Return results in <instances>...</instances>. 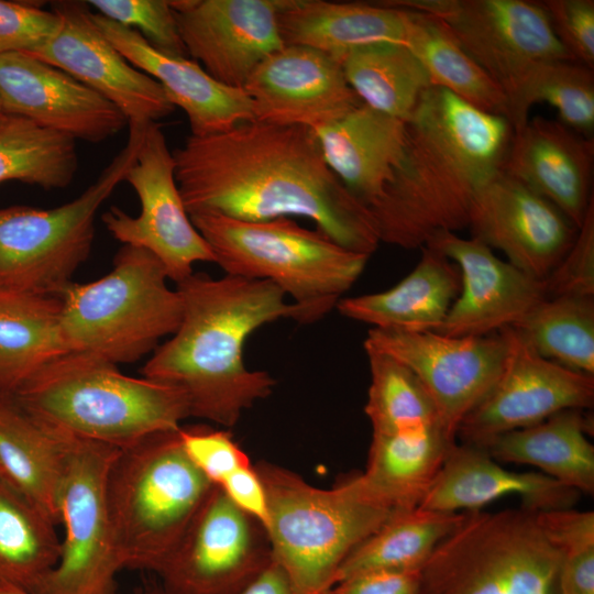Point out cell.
Masks as SVG:
<instances>
[{
	"instance_id": "cell-1",
	"label": "cell",
	"mask_w": 594,
	"mask_h": 594,
	"mask_svg": "<svg viewBox=\"0 0 594 594\" xmlns=\"http://www.w3.org/2000/svg\"><path fill=\"white\" fill-rule=\"evenodd\" d=\"M173 156L189 216L300 217L353 252L371 255L381 243L367 207L329 168L311 129L253 120L217 134L190 135Z\"/></svg>"
},
{
	"instance_id": "cell-2",
	"label": "cell",
	"mask_w": 594,
	"mask_h": 594,
	"mask_svg": "<svg viewBox=\"0 0 594 594\" xmlns=\"http://www.w3.org/2000/svg\"><path fill=\"white\" fill-rule=\"evenodd\" d=\"M407 128L402 161L367 209L380 242L416 249L438 232L468 228L474 197L502 170L514 129L435 86Z\"/></svg>"
},
{
	"instance_id": "cell-3",
	"label": "cell",
	"mask_w": 594,
	"mask_h": 594,
	"mask_svg": "<svg viewBox=\"0 0 594 594\" xmlns=\"http://www.w3.org/2000/svg\"><path fill=\"white\" fill-rule=\"evenodd\" d=\"M176 289L183 302L179 327L141 374L183 393L190 417L231 428L276 384L267 372L246 367V340L276 320L299 322V309L271 282L228 274L193 273Z\"/></svg>"
},
{
	"instance_id": "cell-4",
	"label": "cell",
	"mask_w": 594,
	"mask_h": 594,
	"mask_svg": "<svg viewBox=\"0 0 594 594\" xmlns=\"http://www.w3.org/2000/svg\"><path fill=\"white\" fill-rule=\"evenodd\" d=\"M9 397L64 436L119 449L178 430L190 417L178 389L129 376L117 364L86 352L56 358Z\"/></svg>"
},
{
	"instance_id": "cell-5",
	"label": "cell",
	"mask_w": 594,
	"mask_h": 594,
	"mask_svg": "<svg viewBox=\"0 0 594 594\" xmlns=\"http://www.w3.org/2000/svg\"><path fill=\"white\" fill-rule=\"evenodd\" d=\"M265 490L272 559L301 594H323L349 553L397 513L353 475L333 488L310 485L267 462L254 465Z\"/></svg>"
},
{
	"instance_id": "cell-6",
	"label": "cell",
	"mask_w": 594,
	"mask_h": 594,
	"mask_svg": "<svg viewBox=\"0 0 594 594\" xmlns=\"http://www.w3.org/2000/svg\"><path fill=\"white\" fill-rule=\"evenodd\" d=\"M189 218L226 274L276 285L299 309L298 323L317 322L336 308L370 258L290 218L244 221L216 213Z\"/></svg>"
},
{
	"instance_id": "cell-7",
	"label": "cell",
	"mask_w": 594,
	"mask_h": 594,
	"mask_svg": "<svg viewBox=\"0 0 594 594\" xmlns=\"http://www.w3.org/2000/svg\"><path fill=\"white\" fill-rule=\"evenodd\" d=\"M213 486L187 457L178 430L120 449L107 504L122 569L157 573Z\"/></svg>"
},
{
	"instance_id": "cell-8",
	"label": "cell",
	"mask_w": 594,
	"mask_h": 594,
	"mask_svg": "<svg viewBox=\"0 0 594 594\" xmlns=\"http://www.w3.org/2000/svg\"><path fill=\"white\" fill-rule=\"evenodd\" d=\"M163 264L146 250L123 245L112 270L89 283L70 282L57 295L69 352L131 363L179 327L183 302Z\"/></svg>"
},
{
	"instance_id": "cell-9",
	"label": "cell",
	"mask_w": 594,
	"mask_h": 594,
	"mask_svg": "<svg viewBox=\"0 0 594 594\" xmlns=\"http://www.w3.org/2000/svg\"><path fill=\"white\" fill-rule=\"evenodd\" d=\"M562 552L538 512H465L421 570L420 594H562Z\"/></svg>"
},
{
	"instance_id": "cell-10",
	"label": "cell",
	"mask_w": 594,
	"mask_h": 594,
	"mask_svg": "<svg viewBox=\"0 0 594 594\" xmlns=\"http://www.w3.org/2000/svg\"><path fill=\"white\" fill-rule=\"evenodd\" d=\"M145 125L128 124L125 146L81 195L62 206L0 208V284L57 295L87 260L100 206L124 179Z\"/></svg>"
},
{
	"instance_id": "cell-11",
	"label": "cell",
	"mask_w": 594,
	"mask_h": 594,
	"mask_svg": "<svg viewBox=\"0 0 594 594\" xmlns=\"http://www.w3.org/2000/svg\"><path fill=\"white\" fill-rule=\"evenodd\" d=\"M59 490L65 534L54 569L34 594H114L122 570L107 504V479L120 449L66 436Z\"/></svg>"
},
{
	"instance_id": "cell-12",
	"label": "cell",
	"mask_w": 594,
	"mask_h": 594,
	"mask_svg": "<svg viewBox=\"0 0 594 594\" xmlns=\"http://www.w3.org/2000/svg\"><path fill=\"white\" fill-rule=\"evenodd\" d=\"M381 3L441 19L462 48L503 91L508 110L536 68L556 61L575 62L556 37L541 2L392 0Z\"/></svg>"
},
{
	"instance_id": "cell-13",
	"label": "cell",
	"mask_w": 594,
	"mask_h": 594,
	"mask_svg": "<svg viewBox=\"0 0 594 594\" xmlns=\"http://www.w3.org/2000/svg\"><path fill=\"white\" fill-rule=\"evenodd\" d=\"M133 188L141 211L133 217L112 206L102 215L111 235L148 251L176 284L190 276L198 262L215 263V255L193 224L175 178V161L157 122L148 123L135 160L124 179Z\"/></svg>"
},
{
	"instance_id": "cell-14",
	"label": "cell",
	"mask_w": 594,
	"mask_h": 594,
	"mask_svg": "<svg viewBox=\"0 0 594 594\" xmlns=\"http://www.w3.org/2000/svg\"><path fill=\"white\" fill-rule=\"evenodd\" d=\"M364 346L394 356L417 375L436 406L440 427L453 440L464 418L497 382L507 354L502 330L484 337H449L372 328Z\"/></svg>"
},
{
	"instance_id": "cell-15",
	"label": "cell",
	"mask_w": 594,
	"mask_h": 594,
	"mask_svg": "<svg viewBox=\"0 0 594 594\" xmlns=\"http://www.w3.org/2000/svg\"><path fill=\"white\" fill-rule=\"evenodd\" d=\"M271 560L265 528L215 485L157 574L166 594H237Z\"/></svg>"
},
{
	"instance_id": "cell-16",
	"label": "cell",
	"mask_w": 594,
	"mask_h": 594,
	"mask_svg": "<svg viewBox=\"0 0 594 594\" xmlns=\"http://www.w3.org/2000/svg\"><path fill=\"white\" fill-rule=\"evenodd\" d=\"M502 331L507 340L505 364L491 392L462 421L458 436L464 443L481 446L557 413L592 408L594 376L544 359L513 327Z\"/></svg>"
},
{
	"instance_id": "cell-17",
	"label": "cell",
	"mask_w": 594,
	"mask_h": 594,
	"mask_svg": "<svg viewBox=\"0 0 594 594\" xmlns=\"http://www.w3.org/2000/svg\"><path fill=\"white\" fill-rule=\"evenodd\" d=\"M61 16L56 34L29 53L91 88L124 116L128 124L145 125L169 116L174 105L162 86L130 64L106 38L85 1H54Z\"/></svg>"
},
{
	"instance_id": "cell-18",
	"label": "cell",
	"mask_w": 594,
	"mask_h": 594,
	"mask_svg": "<svg viewBox=\"0 0 594 594\" xmlns=\"http://www.w3.org/2000/svg\"><path fill=\"white\" fill-rule=\"evenodd\" d=\"M287 0H174L188 55L219 82L243 89L255 68L285 44L279 13Z\"/></svg>"
},
{
	"instance_id": "cell-19",
	"label": "cell",
	"mask_w": 594,
	"mask_h": 594,
	"mask_svg": "<svg viewBox=\"0 0 594 594\" xmlns=\"http://www.w3.org/2000/svg\"><path fill=\"white\" fill-rule=\"evenodd\" d=\"M468 228L471 238L539 279L559 264L579 230L549 200L503 170L475 195Z\"/></svg>"
},
{
	"instance_id": "cell-20",
	"label": "cell",
	"mask_w": 594,
	"mask_h": 594,
	"mask_svg": "<svg viewBox=\"0 0 594 594\" xmlns=\"http://www.w3.org/2000/svg\"><path fill=\"white\" fill-rule=\"evenodd\" d=\"M425 245L451 260L461 275L460 293L436 332L449 337H484L517 326L548 298L544 279L497 257L481 241L454 232L432 235Z\"/></svg>"
},
{
	"instance_id": "cell-21",
	"label": "cell",
	"mask_w": 594,
	"mask_h": 594,
	"mask_svg": "<svg viewBox=\"0 0 594 594\" xmlns=\"http://www.w3.org/2000/svg\"><path fill=\"white\" fill-rule=\"evenodd\" d=\"M255 120L311 130L330 124L362 102L338 58L305 45H284L246 80Z\"/></svg>"
},
{
	"instance_id": "cell-22",
	"label": "cell",
	"mask_w": 594,
	"mask_h": 594,
	"mask_svg": "<svg viewBox=\"0 0 594 594\" xmlns=\"http://www.w3.org/2000/svg\"><path fill=\"white\" fill-rule=\"evenodd\" d=\"M0 103L6 114L92 143L110 139L128 125L105 97L24 52L0 54Z\"/></svg>"
},
{
	"instance_id": "cell-23",
	"label": "cell",
	"mask_w": 594,
	"mask_h": 594,
	"mask_svg": "<svg viewBox=\"0 0 594 594\" xmlns=\"http://www.w3.org/2000/svg\"><path fill=\"white\" fill-rule=\"evenodd\" d=\"M91 18L114 48L135 68L155 79L174 107L184 110L191 135L217 134L255 120L253 102L244 89L219 82L186 56L155 48L131 28L97 12L91 13Z\"/></svg>"
},
{
	"instance_id": "cell-24",
	"label": "cell",
	"mask_w": 594,
	"mask_h": 594,
	"mask_svg": "<svg viewBox=\"0 0 594 594\" xmlns=\"http://www.w3.org/2000/svg\"><path fill=\"white\" fill-rule=\"evenodd\" d=\"M594 140L536 116L515 130L502 170L556 206L578 229L594 201Z\"/></svg>"
},
{
	"instance_id": "cell-25",
	"label": "cell",
	"mask_w": 594,
	"mask_h": 594,
	"mask_svg": "<svg viewBox=\"0 0 594 594\" xmlns=\"http://www.w3.org/2000/svg\"><path fill=\"white\" fill-rule=\"evenodd\" d=\"M578 492L541 472H515L499 465L479 446L453 444L418 508L442 513L480 510L515 495L531 510L569 508Z\"/></svg>"
},
{
	"instance_id": "cell-26",
	"label": "cell",
	"mask_w": 594,
	"mask_h": 594,
	"mask_svg": "<svg viewBox=\"0 0 594 594\" xmlns=\"http://www.w3.org/2000/svg\"><path fill=\"white\" fill-rule=\"evenodd\" d=\"M312 131L329 168L366 207L380 198L392 179L408 135L406 121L364 103Z\"/></svg>"
},
{
	"instance_id": "cell-27",
	"label": "cell",
	"mask_w": 594,
	"mask_h": 594,
	"mask_svg": "<svg viewBox=\"0 0 594 594\" xmlns=\"http://www.w3.org/2000/svg\"><path fill=\"white\" fill-rule=\"evenodd\" d=\"M420 249L419 262L398 284L380 293L342 297L338 311L377 329L438 331L460 293L461 275L439 251Z\"/></svg>"
},
{
	"instance_id": "cell-28",
	"label": "cell",
	"mask_w": 594,
	"mask_h": 594,
	"mask_svg": "<svg viewBox=\"0 0 594 594\" xmlns=\"http://www.w3.org/2000/svg\"><path fill=\"white\" fill-rule=\"evenodd\" d=\"M285 45L310 46L333 56L375 43L405 44L407 11L377 2L287 0L279 13Z\"/></svg>"
},
{
	"instance_id": "cell-29",
	"label": "cell",
	"mask_w": 594,
	"mask_h": 594,
	"mask_svg": "<svg viewBox=\"0 0 594 594\" xmlns=\"http://www.w3.org/2000/svg\"><path fill=\"white\" fill-rule=\"evenodd\" d=\"M439 425L373 433L366 469L358 474L365 492L394 512L418 507L455 444Z\"/></svg>"
},
{
	"instance_id": "cell-30",
	"label": "cell",
	"mask_w": 594,
	"mask_h": 594,
	"mask_svg": "<svg viewBox=\"0 0 594 594\" xmlns=\"http://www.w3.org/2000/svg\"><path fill=\"white\" fill-rule=\"evenodd\" d=\"M592 420L581 409L554 414L530 427L498 435L483 444L497 462L529 464L579 492H594Z\"/></svg>"
},
{
	"instance_id": "cell-31",
	"label": "cell",
	"mask_w": 594,
	"mask_h": 594,
	"mask_svg": "<svg viewBox=\"0 0 594 594\" xmlns=\"http://www.w3.org/2000/svg\"><path fill=\"white\" fill-rule=\"evenodd\" d=\"M66 439L0 396V479L55 525Z\"/></svg>"
},
{
	"instance_id": "cell-32",
	"label": "cell",
	"mask_w": 594,
	"mask_h": 594,
	"mask_svg": "<svg viewBox=\"0 0 594 594\" xmlns=\"http://www.w3.org/2000/svg\"><path fill=\"white\" fill-rule=\"evenodd\" d=\"M68 352L58 295L0 284V396L12 395L41 369Z\"/></svg>"
},
{
	"instance_id": "cell-33",
	"label": "cell",
	"mask_w": 594,
	"mask_h": 594,
	"mask_svg": "<svg viewBox=\"0 0 594 594\" xmlns=\"http://www.w3.org/2000/svg\"><path fill=\"white\" fill-rule=\"evenodd\" d=\"M334 57L362 103L406 122L432 87L426 68L405 44H369Z\"/></svg>"
},
{
	"instance_id": "cell-34",
	"label": "cell",
	"mask_w": 594,
	"mask_h": 594,
	"mask_svg": "<svg viewBox=\"0 0 594 594\" xmlns=\"http://www.w3.org/2000/svg\"><path fill=\"white\" fill-rule=\"evenodd\" d=\"M405 10V45L426 68L432 86L448 90L484 112L508 120L507 98L462 48L447 24L435 15Z\"/></svg>"
},
{
	"instance_id": "cell-35",
	"label": "cell",
	"mask_w": 594,
	"mask_h": 594,
	"mask_svg": "<svg viewBox=\"0 0 594 594\" xmlns=\"http://www.w3.org/2000/svg\"><path fill=\"white\" fill-rule=\"evenodd\" d=\"M464 514L418 507L393 514L349 553L338 570L334 584L372 570H422L438 544L462 521Z\"/></svg>"
},
{
	"instance_id": "cell-36",
	"label": "cell",
	"mask_w": 594,
	"mask_h": 594,
	"mask_svg": "<svg viewBox=\"0 0 594 594\" xmlns=\"http://www.w3.org/2000/svg\"><path fill=\"white\" fill-rule=\"evenodd\" d=\"M59 553L55 524L0 479V585L34 594Z\"/></svg>"
},
{
	"instance_id": "cell-37",
	"label": "cell",
	"mask_w": 594,
	"mask_h": 594,
	"mask_svg": "<svg viewBox=\"0 0 594 594\" xmlns=\"http://www.w3.org/2000/svg\"><path fill=\"white\" fill-rule=\"evenodd\" d=\"M78 169L76 140L13 114L0 119V184L21 182L45 190L68 186Z\"/></svg>"
},
{
	"instance_id": "cell-38",
	"label": "cell",
	"mask_w": 594,
	"mask_h": 594,
	"mask_svg": "<svg viewBox=\"0 0 594 594\" xmlns=\"http://www.w3.org/2000/svg\"><path fill=\"white\" fill-rule=\"evenodd\" d=\"M513 328L544 359L594 376V297H548Z\"/></svg>"
},
{
	"instance_id": "cell-39",
	"label": "cell",
	"mask_w": 594,
	"mask_h": 594,
	"mask_svg": "<svg viewBox=\"0 0 594 594\" xmlns=\"http://www.w3.org/2000/svg\"><path fill=\"white\" fill-rule=\"evenodd\" d=\"M371 383L364 411L373 433H394L439 425L436 406L417 377L402 361L364 346Z\"/></svg>"
},
{
	"instance_id": "cell-40",
	"label": "cell",
	"mask_w": 594,
	"mask_h": 594,
	"mask_svg": "<svg viewBox=\"0 0 594 594\" xmlns=\"http://www.w3.org/2000/svg\"><path fill=\"white\" fill-rule=\"evenodd\" d=\"M553 107L559 121L570 129L593 138V69L573 61H556L536 68L509 105L508 121L514 131L527 121L535 103Z\"/></svg>"
},
{
	"instance_id": "cell-41",
	"label": "cell",
	"mask_w": 594,
	"mask_h": 594,
	"mask_svg": "<svg viewBox=\"0 0 594 594\" xmlns=\"http://www.w3.org/2000/svg\"><path fill=\"white\" fill-rule=\"evenodd\" d=\"M549 537L562 552V594H594V512L572 507L538 512Z\"/></svg>"
},
{
	"instance_id": "cell-42",
	"label": "cell",
	"mask_w": 594,
	"mask_h": 594,
	"mask_svg": "<svg viewBox=\"0 0 594 594\" xmlns=\"http://www.w3.org/2000/svg\"><path fill=\"white\" fill-rule=\"evenodd\" d=\"M97 13L138 31L155 48L186 56L174 11L165 0H90Z\"/></svg>"
},
{
	"instance_id": "cell-43",
	"label": "cell",
	"mask_w": 594,
	"mask_h": 594,
	"mask_svg": "<svg viewBox=\"0 0 594 594\" xmlns=\"http://www.w3.org/2000/svg\"><path fill=\"white\" fill-rule=\"evenodd\" d=\"M178 436L190 461L217 486L237 470L252 464L228 430L190 426L180 427Z\"/></svg>"
},
{
	"instance_id": "cell-44",
	"label": "cell",
	"mask_w": 594,
	"mask_h": 594,
	"mask_svg": "<svg viewBox=\"0 0 594 594\" xmlns=\"http://www.w3.org/2000/svg\"><path fill=\"white\" fill-rule=\"evenodd\" d=\"M61 16L36 4L0 0V54L33 53L58 31Z\"/></svg>"
},
{
	"instance_id": "cell-45",
	"label": "cell",
	"mask_w": 594,
	"mask_h": 594,
	"mask_svg": "<svg viewBox=\"0 0 594 594\" xmlns=\"http://www.w3.org/2000/svg\"><path fill=\"white\" fill-rule=\"evenodd\" d=\"M544 282L549 297H594V201L573 244Z\"/></svg>"
},
{
	"instance_id": "cell-46",
	"label": "cell",
	"mask_w": 594,
	"mask_h": 594,
	"mask_svg": "<svg viewBox=\"0 0 594 594\" xmlns=\"http://www.w3.org/2000/svg\"><path fill=\"white\" fill-rule=\"evenodd\" d=\"M541 4L560 44L576 63L593 69L594 1L546 0Z\"/></svg>"
},
{
	"instance_id": "cell-47",
	"label": "cell",
	"mask_w": 594,
	"mask_h": 594,
	"mask_svg": "<svg viewBox=\"0 0 594 594\" xmlns=\"http://www.w3.org/2000/svg\"><path fill=\"white\" fill-rule=\"evenodd\" d=\"M421 570H372L348 576L329 594H420Z\"/></svg>"
},
{
	"instance_id": "cell-48",
	"label": "cell",
	"mask_w": 594,
	"mask_h": 594,
	"mask_svg": "<svg viewBox=\"0 0 594 594\" xmlns=\"http://www.w3.org/2000/svg\"><path fill=\"white\" fill-rule=\"evenodd\" d=\"M219 487L228 498L265 528L268 524V507L263 483L253 464L229 475Z\"/></svg>"
},
{
	"instance_id": "cell-49",
	"label": "cell",
	"mask_w": 594,
	"mask_h": 594,
	"mask_svg": "<svg viewBox=\"0 0 594 594\" xmlns=\"http://www.w3.org/2000/svg\"><path fill=\"white\" fill-rule=\"evenodd\" d=\"M237 594H301L284 569L273 559Z\"/></svg>"
},
{
	"instance_id": "cell-50",
	"label": "cell",
	"mask_w": 594,
	"mask_h": 594,
	"mask_svg": "<svg viewBox=\"0 0 594 594\" xmlns=\"http://www.w3.org/2000/svg\"><path fill=\"white\" fill-rule=\"evenodd\" d=\"M0 594H32V593L24 591L22 588H19L16 586H13V585L2 584L0 585Z\"/></svg>"
},
{
	"instance_id": "cell-51",
	"label": "cell",
	"mask_w": 594,
	"mask_h": 594,
	"mask_svg": "<svg viewBox=\"0 0 594 594\" xmlns=\"http://www.w3.org/2000/svg\"><path fill=\"white\" fill-rule=\"evenodd\" d=\"M4 114H6V113H4V111H3V109H2V106H1V103H0V119H1Z\"/></svg>"
},
{
	"instance_id": "cell-52",
	"label": "cell",
	"mask_w": 594,
	"mask_h": 594,
	"mask_svg": "<svg viewBox=\"0 0 594 594\" xmlns=\"http://www.w3.org/2000/svg\"><path fill=\"white\" fill-rule=\"evenodd\" d=\"M146 594H166V593L163 591V592H151V593H146Z\"/></svg>"
},
{
	"instance_id": "cell-53",
	"label": "cell",
	"mask_w": 594,
	"mask_h": 594,
	"mask_svg": "<svg viewBox=\"0 0 594 594\" xmlns=\"http://www.w3.org/2000/svg\"><path fill=\"white\" fill-rule=\"evenodd\" d=\"M323 594H329L328 592L323 593Z\"/></svg>"
}]
</instances>
